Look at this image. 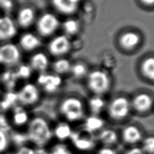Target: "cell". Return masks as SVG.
<instances>
[{
  "mask_svg": "<svg viewBox=\"0 0 154 154\" xmlns=\"http://www.w3.org/2000/svg\"><path fill=\"white\" fill-rule=\"evenodd\" d=\"M52 128L53 123L45 114L32 113L24 131L27 142L37 149L49 147L54 140Z\"/></svg>",
  "mask_w": 154,
  "mask_h": 154,
  "instance_id": "1",
  "label": "cell"
},
{
  "mask_svg": "<svg viewBox=\"0 0 154 154\" xmlns=\"http://www.w3.org/2000/svg\"><path fill=\"white\" fill-rule=\"evenodd\" d=\"M57 112L61 120L71 125L82 122L87 116L84 103L75 96H69L63 99L57 107Z\"/></svg>",
  "mask_w": 154,
  "mask_h": 154,
  "instance_id": "2",
  "label": "cell"
},
{
  "mask_svg": "<svg viewBox=\"0 0 154 154\" xmlns=\"http://www.w3.org/2000/svg\"><path fill=\"white\" fill-rule=\"evenodd\" d=\"M105 112L109 122L124 123L130 118L132 112L131 100L123 96H117L106 104Z\"/></svg>",
  "mask_w": 154,
  "mask_h": 154,
  "instance_id": "3",
  "label": "cell"
},
{
  "mask_svg": "<svg viewBox=\"0 0 154 154\" xmlns=\"http://www.w3.org/2000/svg\"><path fill=\"white\" fill-rule=\"evenodd\" d=\"M69 141L75 150L84 154L95 150L98 144L95 135L88 133L82 129H73Z\"/></svg>",
  "mask_w": 154,
  "mask_h": 154,
  "instance_id": "4",
  "label": "cell"
},
{
  "mask_svg": "<svg viewBox=\"0 0 154 154\" xmlns=\"http://www.w3.org/2000/svg\"><path fill=\"white\" fill-rule=\"evenodd\" d=\"M31 114L29 109L19 105L14 106L7 117L9 127L14 131L24 132Z\"/></svg>",
  "mask_w": 154,
  "mask_h": 154,
  "instance_id": "5",
  "label": "cell"
},
{
  "mask_svg": "<svg viewBox=\"0 0 154 154\" xmlns=\"http://www.w3.org/2000/svg\"><path fill=\"white\" fill-rule=\"evenodd\" d=\"M120 140L129 147L139 146L145 134L143 129L135 123H126L119 131Z\"/></svg>",
  "mask_w": 154,
  "mask_h": 154,
  "instance_id": "6",
  "label": "cell"
},
{
  "mask_svg": "<svg viewBox=\"0 0 154 154\" xmlns=\"http://www.w3.org/2000/svg\"><path fill=\"white\" fill-rule=\"evenodd\" d=\"M88 85L90 90L95 95L102 96L109 88L110 80L105 72L96 70L88 75Z\"/></svg>",
  "mask_w": 154,
  "mask_h": 154,
  "instance_id": "7",
  "label": "cell"
},
{
  "mask_svg": "<svg viewBox=\"0 0 154 154\" xmlns=\"http://www.w3.org/2000/svg\"><path fill=\"white\" fill-rule=\"evenodd\" d=\"M16 95L19 105L28 109L36 108L39 102V92L32 84H26Z\"/></svg>",
  "mask_w": 154,
  "mask_h": 154,
  "instance_id": "8",
  "label": "cell"
},
{
  "mask_svg": "<svg viewBox=\"0 0 154 154\" xmlns=\"http://www.w3.org/2000/svg\"><path fill=\"white\" fill-rule=\"evenodd\" d=\"M132 111L144 116L149 114L154 107L153 97L145 93H141L135 96L131 100Z\"/></svg>",
  "mask_w": 154,
  "mask_h": 154,
  "instance_id": "9",
  "label": "cell"
},
{
  "mask_svg": "<svg viewBox=\"0 0 154 154\" xmlns=\"http://www.w3.org/2000/svg\"><path fill=\"white\" fill-rule=\"evenodd\" d=\"M96 137L101 146L114 147L120 141L119 132L112 128L106 126L96 134Z\"/></svg>",
  "mask_w": 154,
  "mask_h": 154,
  "instance_id": "10",
  "label": "cell"
},
{
  "mask_svg": "<svg viewBox=\"0 0 154 154\" xmlns=\"http://www.w3.org/2000/svg\"><path fill=\"white\" fill-rule=\"evenodd\" d=\"M106 121L102 116L87 115L82 122L81 128L83 131L95 135L105 127Z\"/></svg>",
  "mask_w": 154,
  "mask_h": 154,
  "instance_id": "11",
  "label": "cell"
},
{
  "mask_svg": "<svg viewBox=\"0 0 154 154\" xmlns=\"http://www.w3.org/2000/svg\"><path fill=\"white\" fill-rule=\"evenodd\" d=\"M59 22L52 14H44L37 22V30L43 36H47L53 33L58 28Z\"/></svg>",
  "mask_w": 154,
  "mask_h": 154,
  "instance_id": "12",
  "label": "cell"
},
{
  "mask_svg": "<svg viewBox=\"0 0 154 154\" xmlns=\"http://www.w3.org/2000/svg\"><path fill=\"white\" fill-rule=\"evenodd\" d=\"M73 129L70 123L60 120V121L53 123V137L59 143H64L69 141Z\"/></svg>",
  "mask_w": 154,
  "mask_h": 154,
  "instance_id": "13",
  "label": "cell"
},
{
  "mask_svg": "<svg viewBox=\"0 0 154 154\" xmlns=\"http://www.w3.org/2000/svg\"><path fill=\"white\" fill-rule=\"evenodd\" d=\"M20 58L19 51L12 44L5 45L0 47V63L6 64H14Z\"/></svg>",
  "mask_w": 154,
  "mask_h": 154,
  "instance_id": "14",
  "label": "cell"
},
{
  "mask_svg": "<svg viewBox=\"0 0 154 154\" xmlns=\"http://www.w3.org/2000/svg\"><path fill=\"white\" fill-rule=\"evenodd\" d=\"M70 48V42L66 35H60L52 40L49 45L51 53L54 55L66 54Z\"/></svg>",
  "mask_w": 154,
  "mask_h": 154,
  "instance_id": "15",
  "label": "cell"
},
{
  "mask_svg": "<svg viewBox=\"0 0 154 154\" xmlns=\"http://www.w3.org/2000/svg\"><path fill=\"white\" fill-rule=\"evenodd\" d=\"M106 102L102 96L94 95L88 101V109L90 114L101 116L102 113L105 111Z\"/></svg>",
  "mask_w": 154,
  "mask_h": 154,
  "instance_id": "16",
  "label": "cell"
},
{
  "mask_svg": "<svg viewBox=\"0 0 154 154\" xmlns=\"http://www.w3.org/2000/svg\"><path fill=\"white\" fill-rule=\"evenodd\" d=\"M80 0H52L56 9L63 14H72L78 8Z\"/></svg>",
  "mask_w": 154,
  "mask_h": 154,
  "instance_id": "17",
  "label": "cell"
},
{
  "mask_svg": "<svg viewBox=\"0 0 154 154\" xmlns=\"http://www.w3.org/2000/svg\"><path fill=\"white\" fill-rule=\"evenodd\" d=\"M16 32L14 23L9 17L0 18V40L10 38L14 36Z\"/></svg>",
  "mask_w": 154,
  "mask_h": 154,
  "instance_id": "18",
  "label": "cell"
},
{
  "mask_svg": "<svg viewBox=\"0 0 154 154\" xmlns=\"http://www.w3.org/2000/svg\"><path fill=\"white\" fill-rule=\"evenodd\" d=\"M140 41V37L134 32H127L121 35L120 44L126 49H132L135 48Z\"/></svg>",
  "mask_w": 154,
  "mask_h": 154,
  "instance_id": "19",
  "label": "cell"
},
{
  "mask_svg": "<svg viewBox=\"0 0 154 154\" xmlns=\"http://www.w3.org/2000/svg\"><path fill=\"white\" fill-rule=\"evenodd\" d=\"M13 147L11 132L0 128V154H8Z\"/></svg>",
  "mask_w": 154,
  "mask_h": 154,
  "instance_id": "20",
  "label": "cell"
},
{
  "mask_svg": "<svg viewBox=\"0 0 154 154\" xmlns=\"http://www.w3.org/2000/svg\"><path fill=\"white\" fill-rule=\"evenodd\" d=\"M20 43L21 46L26 51L32 50L40 45L39 40L31 34H26L23 35L20 39Z\"/></svg>",
  "mask_w": 154,
  "mask_h": 154,
  "instance_id": "21",
  "label": "cell"
},
{
  "mask_svg": "<svg viewBox=\"0 0 154 154\" xmlns=\"http://www.w3.org/2000/svg\"><path fill=\"white\" fill-rule=\"evenodd\" d=\"M34 17V11L29 8L20 10L18 15V22L22 27H27L31 25Z\"/></svg>",
  "mask_w": 154,
  "mask_h": 154,
  "instance_id": "22",
  "label": "cell"
},
{
  "mask_svg": "<svg viewBox=\"0 0 154 154\" xmlns=\"http://www.w3.org/2000/svg\"><path fill=\"white\" fill-rule=\"evenodd\" d=\"M139 146L146 154H154V134H145Z\"/></svg>",
  "mask_w": 154,
  "mask_h": 154,
  "instance_id": "23",
  "label": "cell"
},
{
  "mask_svg": "<svg viewBox=\"0 0 154 154\" xmlns=\"http://www.w3.org/2000/svg\"><path fill=\"white\" fill-rule=\"evenodd\" d=\"M141 71L146 78L154 81V58L145 59L141 64Z\"/></svg>",
  "mask_w": 154,
  "mask_h": 154,
  "instance_id": "24",
  "label": "cell"
},
{
  "mask_svg": "<svg viewBox=\"0 0 154 154\" xmlns=\"http://www.w3.org/2000/svg\"><path fill=\"white\" fill-rule=\"evenodd\" d=\"M48 64V60L46 55L42 53L35 54L32 57L31 65L35 69L43 71Z\"/></svg>",
  "mask_w": 154,
  "mask_h": 154,
  "instance_id": "25",
  "label": "cell"
},
{
  "mask_svg": "<svg viewBox=\"0 0 154 154\" xmlns=\"http://www.w3.org/2000/svg\"><path fill=\"white\" fill-rule=\"evenodd\" d=\"M13 154H38V149L31 144L26 143L15 147Z\"/></svg>",
  "mask_w": 154,
  "mask_h": 154,
  "instance_id": "26",
  "label": "cell"
},
{
  "mask_svg": "<svg viewBox=\"0 0 154 154\" xmlns=\"http://www.w3.org/2000/svg\"><path fill=\"white\" fill-rule=\"evenodd\" d=\"M71 65L69 61L66 59H60L54 64L55 71L58 73H66L70 70Z\"/></svg>",
  "mask_w": 154,
  "mask_h": 154,
  "instance_id": "27",
  "label": "cell"
},
{
  "mask_svg": "<svg viewBox=\"0 0 154 154\" xmlns=\"http://www.w3.org/2000/svg\"><path fill=\"white\" fill-rule=\"evenodd\" d=\"M49 154H72L71 150L64 143H59L54 144L48 149Z\"/></svg>",
  "mask_w": 154,
  "mask_h": 154,
  "instance_id": "28",
  "label": "cell"
},
{
  "mask_svg": "<svg viewBox=\"0 0 154 154\" xmlns=\"http://www.w3.org/2000/svg\"><path fill=\"white\" fill-rule=\"evenodd\" d=\"M63 27L65 32L67 34L73 35L78 31L79 23L76 20L69 19L64 23Z\"/></svg>",
  "mask_w": 154,
  "mask_h": 154,
  "instance_id": "29",
  "label": "cell"
},
{
  "mask_svg": "<svg viewBox=\"0 0 154 154\" xmlns=\"http://www.w3.org/2000/svg\"><path fill=\"white\" fill-rule=\"evenodd\" d=\"M70 70L72 74L76 78L83 77L86 72V67L82 64H76L71 67Z\"/></svg>",
  "mask_w": 154,
  "mask_h": 154,
  "instance_id": "30",
  "label": "cell"
},
{
  "mask_svg": "<svg viewBox=\"0 0 154 154\" xmlns=\"http://www.w3.org/2000/svg\"><path fill=\"white\" fill-rule=\"evenodd\" d=\"M17 78L16 73L7 72L3 75V81L8 88H12L14 85L16 79Z\"/></svg>",
  "mask_w": 154,
  "mask_h": 154,
  "instance_id": "31",
  "label": "cell"
},
{
  "mask_svg": "<svg viewBox=\"0 0 154 154\" xmlns=\"http://www.w3.org/2000/svg\"><path fill=\"white\" fill-rule=\"evenodd\" d=\"M95 150V154H118L116 149L112 147L100 146Z\"/></svg>",
  "mask_w": 154,
  "mask_h": 154,
  "instance_id": "32",
  "label": "cell"
},
{
  "mask_svg": "<svg viewBox=\"0 0 154 154\" xmlns=\"http://www.w3.org/2000/svg\"><path fill=\"white\" fill-rule=\"evenodd\" d=\"M31 73L30 69L26 66H22L18 72L16 73L17 77H22V78H28L29 76Z\"/></svg>",
  "mask_w": 154,
  "mask_h": 154,
  "instance_id": "33",
  "label": "cell"
},
{
  "mask_svg": "<svg viewBox=\"0 0 154 154\" xmlns=\"http://www.w3.org/2000/svg\"><path fill=\"white\" fill-rule=\"evenodd\" d=\"M123 154H146L140 146L129 147L126 149Z\"/></svg>",
  "mask_w": 154,
  "mask_h": 154,
  "instance_id": "34",
  "label": "cell"
},
{
  "mask_svg": "<svg viewBox=\"0 0 154 154\" xmlns=\"http://www.w3.org/2000/svg\"><path fill=\"white\" fill-rule=\"evenodd\" d=\"M2 4H3V6L7 9L10 8L12 5L11 1H10L9 0H5L4 1H2Z\"/></svg>",
  "mask_w": 154,
  "mask_h": 154,
  "instance_id": "35",
  "label": "cell"
},
{
  "mask_svg": "<svg viewBox=\"0 0 154 154\" xmlns=\"http://www.w3.org/2000/svg\"><path fill=\"white\" fill-rule=\"evenodd\" d=\"M141 2L146 5H154V0H140Z\"/></svg>",
  "mask_w": 154,
  "mask_h": 154,
  "instance_id": "36",
  "label": "cell"
},
{
  "mask_svg": "<svg viewBox=\"0 0 154 154\" xmlns=\"http://www.w3.org/2000/svg\"><path fill=\"white\" fill-rule=\"evenodd\" d=\"M1 1H5V0H1Z\"/></svg>",
  "mask_w": 154,
  "mask_h": 154,
  "instance_id": "37",
  "label": "cell"
}]
</instances>
